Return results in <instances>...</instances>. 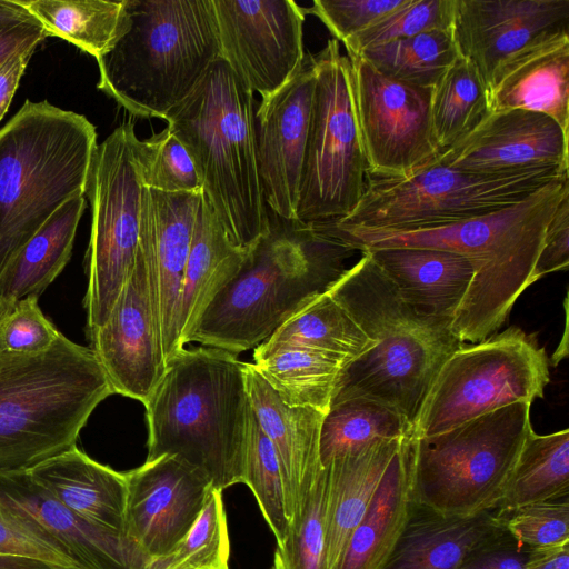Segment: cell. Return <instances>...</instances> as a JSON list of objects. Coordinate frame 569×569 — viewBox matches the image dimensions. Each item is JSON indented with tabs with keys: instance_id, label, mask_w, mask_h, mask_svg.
Wrapping results in <instances>:
<instances>
[{
	"instance_id": "obj_1",
	"label": "cell",
	"mask_w": 569,
	"mask_h": 569,
	"mask_svg": "<svg viewBox=\"0 0 569 569\" xmlns=\"http://www.w3.org/2000/svg\"><path fill=\"white\" fill-rule=\"evenodd\" d=\"M567 193L569 174L512 206L445 226L406 231L345 227L329 221L311 226L361 252L415 247L465 256L473 267V278L450 330L460 342L471 345L496 333L519 296L533 283V268L548 223Z\"/></svg>"
},
{
	"instance_id": "obj_2",
	"label": "cell",
	"mask_w": 569,
	"mask_h": 569,
	"mask_svg": "<svg viewBox=\"0 0 569 569\" xmlns=\"http://www.w3.org/2000/svg\"><path fill=\"white\" fill-rule=\"evenodd\" d=\"M326 291L373 343L346 365L333 398L377 399L413 427L435 376L463 343L449 323L410 307L367 252Z\"/></svg>"
},
{
	"instance_id": "obj_3",
	"label": "cell",
	"mask_w": 569,
	"mask_h": 569,
	"mask_svg": "<svg viewBox=\"0 0 569 569\" xmlns=\"http://www.w3.org/2000/svg\"><path fill=\"white\" fill-rule=\"evenodd\" d=\"M244 365L236 355L207 346L176 355L144 405L146 460L176 456L220 491L242 483L251 408Z\"/></svg>"
},
{
	"instance_id": "obj_4",
	"label": "cell",
	"mask_w": 569,
	"mask_h": 569,
	"mask_svg": "<svg viewBox=\"0 0 569 569\" xmlns=\"http://www.w3.org/2000/svg\"><path fill=\"white\" fill-rule=\"evenodd\" d=\"M352 248L298 221L273 223L187 337L233 355L269 339L345 271Z\"/></svg>"
},
{
	"instance_id": "obj_5",
	"label": "cell",
	"mask_w": 569,
	"mask_h": 569,
	"mask_svg": "<svg viewBox=\"0 0 569 569\" xmlns=\"http://www.w3.org/2000/svg\"><path fill=\"white\" fill-rule=\"evenodd\" d=\"M253 92L220 57L163 120L190 154L231 240L250 250L271 224L259 172Z\"/></svg>"
},
{
	"instance_id": "obj_6",
	"label": "cell",
	"mask_w": 569,
	"mask_h": 569,
	"mask_svg": "<svg viewBox=\"0 0 569 569\" xmlns=\"http://www.w3.org/2000/svg\"><path fill=\"white\" fill-rule=\"evenodd\" d=\"M129 30L97 60L98 89L131 114L164 119L221 57L211 0H127Z\"/></svg>"
},
{
	"instance_id": "obj_7",
	"label": "cell",
	"mask_w": 569,
	"mask_h": 569,
	"mask_svg": "<svg viewBox=\"0 0 569 569\" xmlns=\"http://www.w3.org/2000/svg\"><path fill=\"white\" fill-rule=\"evenodd\" d=\"M91 348L60 335L33 356L0 353V471H26L76 446L113 395Z\"/></svg>"
},
{
	"instance_id": "obj_8",
	"label": "cell",
	"mask_w": 569,
	"mask_h": 569,
	"mask_svg": "<svg viewBox=\"0 0 569 569\" xmlns=\"http://www.w3.org/2000/svg\"><path fill=\"white\" fill-rule=\"evenodd\" d=\"M97 146L84 116L47 100H26L0 129V280L53 212L86 194Z\"/></svg>"
},
{
	"instance_id": "obj_9",
	"label": "cell",
	"mask_w": 569,
	"mask_h": 569,
	"mask_svg": "<svg viewBox=\"0 0 569 569\" xmlns=\"http://www.w3.org/2000/svg\"><path fill=\"white\" fill-rule=\"evenodd\" d=\"M530 407L516 402L432 436L410 437L413 502L451 516L498 507L532 430Z\"/></svg>"
},
{
	"instance_id": "obj_10",
	"label": "cell",
	"mask_w": 569,
	"mask_h": 569,
	"mask_svg": "<svg viewBox=\"0 0 569 569\" xmlns=\"http://www.w3.org/2000/svg\"><path fill=\"white\" fill-rule=\"evenodd\" d=\"M567 174L555 169L483 174L437 159L407 177L367 174L355 209L329 222L392 231L445 226L512 206Z\"/></svg>"
},
{
	"instance_id": "obj_11",
	"label": "cell",
	"mask_w": 569,
	"mask_h": 569,
	"mask_svg": "<svg viewBox=\"0 0 569 569\" xmlns=\"http://www.w3.org/2000/svg\"><path fill=\"white\" fill-rule=\"evenodd\" d=\"M549 359L532 336L517 327L452 352L435 376L411 437H428L479 416L542 398Z\"/></svg>"
},
{
	"instance_id": "obj_12",
	"label": "cell",
	"mask_w": 569,
	"mask_h": 569,
	"mask_svg": "<svg viewBox=\"0 0 569 569\" xmlns=\"http://www.w3.org/2000/svg\"><path fill=\"white\" fill-rule=\"evenodd\" d=\"M316 84L297 208L300 223L347 217L365 190L368 166L349 58L328 40L313 56Z\"/></svg>"
},
{
	"instance_id": "obj_13",
	"label": "cell",
	"mask_w": 569,
	"mask_h": 569,
	"mask_svg": "<svg viewBox=\"0 0 569 569\" xmlns=\"http://www.w3.org/2000/svg\"><path fill=\"white\" fill-rule=\"evenodd\" d=\"M140 146L129 121L97 146L91 160L86 193L92 218L83 299L88 336L107 320L136 263L144 187Z\"/></svg>"
},
{
	"instance_id": "obj_14",
	"label": "cell",
	"mask_w": 569,
	"mask_h": 569,
	"mask_svg": "<svg viewBox=\"0 0 569 569\" xmlns=\"http://www.w3.org/2000/svg\"><path fill=\"white\" fill-rule=\"evenodd\" d=\"M348 58L368 176L407 177L436 161L431 88L392 80L361 56Z\"/></svg>"
},
{
	"instance_id": "obj_15",
	"label": "cell",
	"mask_w": 569,
	"mask_h": 569,
	"mask_svg": "<svg viewBox=\"0 0 569 569\" xmlns=\"http://www.w3.org/2000/svg\"><path fill=\"white\" fill-rule=\"evenodd\" d=\"M221 58L266 100L299 70L306 8L292 0H211Z\"/></svg>"
},
{
	"instance_id": "obj_16",
	"label": "cell",
	"mask_w": 569,
	"mask_h": 569,
	"mask_svg": "<svg viewBox=\"0 0 569 569\" xmlns=\"http://www.w3.org/2000/svg\"><path fill=\"white\" fill-rule=\"evenodd\" d=\"M124 477L122 538L129 568L140 569L169 552L190 531L213 487L176 456L146 460Z\"/></svg>"
},
{
	"instance_id": "obj_17",
	"label": "cell",
	"mask_w": 569,
	"mask_h": 569,
	"mask_svg": "<svg viewBox=\"0 0 569 569\" xmlns=\"http://www.w3.org/2000/svg\"><path fill=\"white\" fill-rule=\"evenodd\" d=\"M114 393L143 405L162 380L164 358L159 292L140 249L104 323L89 335Z\"/></svg>"
},
{
	"instance_id": "obj_18",
	"label": "cell",
	"mask_w": 569,
	"mask_h": 569,
	"mask_svg": "<svg viewBox=\"0 0 569 569\" xmlns=\"http://www.w3.org/2000/svg\"><path fill=\"white\" fill-rule=\"evenodd\" d=\"M316 70L306 53L295 76L257 107L256 139L259 172L267 206L286 221H297Z\"/></svg>"
},
{
	"instance_id": "obj_19",
	"label": "cell",
	"mask_w": 569,
	"mask_h": 569,
	"mask_svg": "<svg viewBox=\"0 0 569 569\" xmlns=\"http://www.w3.org/2000/svg\"><path fill=\"white\" fill-rule=\"evenodd\" d=\"M451 30L459 56L475 67L488 90L509 57L569 32V0H455Z\"/></svg>"
},
{
	"instance_id": "obj_20",
	"label": "cell",
	"mask_w": 569,
	"mask_h": 569,
	"mask_svg": "<svg viewBox=\"0 0 569 569\" xmlns=\"http://www.w3.org/2000/svg\"><path fill=\"white\" fill-rule=\"evenodd\" d=\"M438 159L450 168L483 174L541 169L569 172L568 133L540 112H490Z\"/></svg>"
},
{
	"instance_id": "obj_21",
	"label": "cell",
	"mask_w": 569,
	"mask_h": 569,
	"mask_svg": "<svg viewBox=\"0 0 569 569\" xmlns=\"http://www.w3.org/2000/svg\"><path fill=\"white\" fill-rule=\"evenodd\" d=\"M201 196L142 190L139 249L157 276L167 365L184 349L178 327L179 305Z\"/></svg>"
},
{
	"instance_id": "obj_22",
	"label": "cell",
	"mask_w": 569,
	"mask_h": 569,
	"mask_svg": "<svg viewBox=\"0 0 569 569\" xmlns=\"http://www.w3.org/2000/svg\"><path fill=\"white\" fill-rule=\"evenodd\" d=\"M489 111L522 109L569 133V32L537 41L505 60L488 88Z\"/></svg>"
},
{
	"instance_id": "obj_23",
	"label": "cell",
	"mask_w": 569,
	"mask_h": 569,
	"mask_svg": "<svg viewBox=\"0 0 569 569\" xmlns=\"http://www.w3.org/2000/svg\"><path fill=\"white\" fill-rule=\"evenodd\" d=\"M503 531L498 507L451 516L413 502L405 530L381 569H458Z\"/></svg>"
},
{
	"instance_id": "obj_24",
	"label": "cell",
	"mask_w": 569,
	"mask_h": 569,
	"mask_svg": "<svg viewBox=\"0 0 569 569\" xmlns=\"http://www.w3.org/2000/svg\"><path fill=\"white\" fill-rule=\"evenodd\" d=\"M417 312L451 323L473 278L465 256L440 249L393 247L365 250Z\"/></svg>"
},
{
	"instance_id": "obj_25",
	"label": "cell",
	"mask_w": 569,
	"mask_h": 569,
	"mask_svg": "<svg viewBox=\"0 0 569 569\" xmlns=\"http://www.w3.org/2000/svg\"><path fill=\"white\" fill-rule=\"evenodd\" d=\"M244 372L254 417L280 461L291 520L305 478L322 466L320 432L325 413L287 405L252 362H246Z\"/></svg>"
},
{
	"instance_id": "obj_26",
	"label": "cell",
	"mask_w": 569,
	"mask_h": 569,
	"mask_svg": "<svg viewBox=\"0 0 569 569\" xmlns=\"http://www.w3.org/2000/svg\"><path fill=\"white\" fill-rule=\"evenodd\" d=\"M27 472L67 509L122 537L127 496L124 472L93 460L77 446Z\"/></svg>"
},
{
	"instance_id": "obj_27",
	"label": "cell",
	"mask_w": 569,
	"mask_h": 569,
	"mask_svg": "<svg viewBox=\"0 0 569 569\" xmlns=\"http://www.w3.org/2000/svg\"><path fill=\"white\" fill-rule=\"evenodd\" d=\"M405 438L373 441L323 466L328 472L325 569H340L349 539Z\"/></svg>"
},
{
	"instance_id": "obj_28",
	"label": "cell",
	"mask_w": 569,
	"mask_h": 569,
	"mask_svg": "<svg viewBox=\"0 0 569 569\" xmlns=\"http://www.w3.org/2000/svg\"><path fill=\"white\" fill-rule=\"evenodd\" d=\"M0 489L66 547L79 569H130L120 535L94 526L58 502L26 471H0Z\"/></svg>"
},
{
	"instance_id": "obj_29",
	"label": "cell",
	"mask_w": 569,
	"mask_h": 569,
	"mask_svg": "<svg viewBox=\"0 0 569 569\" xmlns=\"http://www.w3.org/2000/svg\"><path fill=\"white\" fill-rule=\"evenodd\" d=\"M249 251L231 240L202 192L179 305L178 327L183 347L201 315L238 273Z\"/></svg>"
},
{
	"instance_id": "obj_30",
	"label": "cell",
	"mask_w": 569,
	"mask_h": 569,
	"mask_svg": "<svg viewBox=\"0 0 569 569\" xmlns=\"http://www.w3.org/2000/svg\"><path fill=\"white\" fill-rule=\"evenodd\" d=\"M410 437L402 440L353 530L340 569H381L403 532L413 503Z\"/></svg>"
},
{
	"instance_id": "obj_31",
	"label": "cell",
	"mask_w": 569,
	"mask_h": 569,
	"mask_svg": "<svg viewBox=\"0 0 569 569\" xmlns=\"http://www.w3.org/2000/svg\"><path fill=\"white\" fill-rule=\"evenodd\" d=\"M252 362L289 406L327 413L349 358L300 346L263 341Z\"/></svg>"
},
{
	"instance_id": "obj_32",
	"label": "cell",
	"mask_w": 569,
	"mask_h": 569,
	"mask_svg": "<svg viewBox=\"0 0 569 569\" xmlns=\"http://www.w3.org/2000/svg\"><path fill=\"white\" fill-rule=\"evenodd\" d=\"M84 208V194H77L53 212L8 264L0 280V298L39 297L53 282L71 258Z\"/></svg>"
},
{
	"instance_id": "obj_33",
	"label": "cell",
	"mask_w": 569,
	"mask_h": 569,
	"mask_svg": "<svg viewBox=\"0 0 569 569\" xmlns=\"http://www.w3.org/2000/svg\"><path fill=\"white\" fill-rule=\"evenodd\" d=\"M48 36L67 40L96 59L129 30L127 0H17Z\"/></svg>"
},
{
	"instance_id": "obj_34",
	"label": "cell",
	"mask_w": 569,
	"mask_h": 569,
	"mask_svg": "<svg viewBox=\"0 0 569 569\" xmlns=\"http://www.w3.org/2000/svg\"><path fill=\"white\" fill-rule=\"evenodd\" d=\"M569 497V429L527 436L506 483L498 508L518 507Z\"/></svg>"
},
{
	"instance_id": "obj_35",
	"label": "cell",
	"mask_w": 569,
	"mask_h": 569,
	"mask_svg": "<svg viewBox=\"0 0 569 569\" xmlns=\"http://www.w3.org/2000/svg\"><path fill=\"white\" fill-rule=\"evenodd\" d=\"M412 426L395 408L365 396L335 397L320 432L322 466L373 441L411 436Z\"/></svg>"
},
{
	"instance_id": "obj_36",
	"label": "cell",
	"mask_w": 569,
	"mask_h": 569,
	"mask_svg": "<svg viewBox=\"0 0 569 569\" xmlns=\"http://www.w3.org/2000/svg\"><path fill=\"white\" fill-rule=\"evenodd\" d=\"M489 113L488 90L482 79L475 67L459 56L431 88L430 120L440 154Z\"/></svg>"
},
{
	"instance_id": "obj_37",
	"label": "cell",
	"mask_w": 569,
	"mask_h": 569,
	"mask_svg": "<svg viewBox=\"0 0 569 569\" xmlns=\"http://www.w3.org/2000/svg\"><path fill=\"white\" fill-rule=\"evenodd\" d=\"M267 340L322 350L350 360L359 358L373 346L327 291L308 300Z\"/></svg>"
},
{
	"instance_id": "obj_38",
	"label": "cell",
	"mask_w": 569,
	"mask_h": 569,
	"mask_svg": "<svg viewBox=\"0 0 569 569\" xmlns=\"http://www.w3.org/2000/svg\"><path fill=\"white\" fill-rule=\"evenodd\" d=\"M356 56H361L392 80L432 88L459 53L450 28L395 40Z\"/></svg>"
},
{
	"instance_id": "obj_39",
	"label": "cell",
	"mask_w": 569,
	"mask_h": 569,
	"mask_svg": "<svg viewBox=\"0 0 569 569\" xmlns=\"http://www.w3.org/2000/svg\"><path fill=\"white\" fill-rule=\"evenodd\" d=\"M328 472L308 475L291 517L287 538L277 547L273 569H325Z\"/></svg>"
},
{
	"instance_id": "obj_40",
	"label": "cell",
	"mask_w": 569,
	"mask_h": 569,
	"mask_svg": "<svg viewBox=\"0 0 569 569\" xmlns=\"http://www.w3.org/2000/svg\"><path fill=\"white\" fill-rule=\"evenodd\" d=\"M242 483L253 493L264 520L274 535L277 547H281L290 523L283 475L276 450L260 428L252 407L248 416Z\"/></svg>"
},
{
	"instance_id": "obj_41",
	"label": "cell",
	"mask_w": 569,
	"mask_h": 569,
	"mask_svg": "<svg viewBox=\"0 0 569 569\" xmlns=\"http://www.w3.org/2000/svg\"><path fill=\"white\" fill-rule=\"evenodd\" d=\"M230 540L222 491L212 488L190 531L166 555L140 569H230Z\"/></svg>"
},
{
	"instance_id": "obj_42",
	"label": "cell",
	"mask_w": 569,
	"mask_h": 569,
	"mask_svg": "<svg viewBox=\"0 0 569 569\" xmlns=\"http://www.w3.org/2000/svg\"><path fill=\"white\" fill-rule=\"evenodd\" d=\"M453 8L455 0H408L405 6L382 17L342 43L348 56H356L366 49L395 40L432 30L450 29Z\"/></svg>"
},
{
	"instance_id": "obj_43",
	"label": "cell",
	"mask_w": 569,
	"mask_h": 569,
	"mask_svg": "<svg viewBox=\"0 0 569 569\" xmlns=\"http://www.w3.org/2000/svg\"><path fill=\"white\" fill-rule=\"evenodd\" d=\"M0 553L38 559L60 569H79L66 547L1 489Z\"/></svg>"
},
{
	"instance_id": "obj_44",
	"label": "cell",
	"mask_w": 569,
	"mask_h": 569,
	"mask_svg": "<svg viewBox=\"0 0 569 569\" xmlns=\"http://www.w3.org/2000/svg\"><path fill=\"white\" fill-rule=\"evenodd\" d=\"M142 181L166 193H202V184L184 146L167 126L141 140Z\"/></svg>"
},
{
	"instance_id": "obj_45",
	"label": "cell",
	"mask_w": 569,
	"mask_h": 569,
	"mask_svg": "<svg viewBox=\"0 0 569 569\" xmlns=\"http://www.w3.org/2000/svg\"><path fill=\"white\" fill-rule=\"evenodd\" d=\"M38 298H0V353L33 356L54 345L61 332L43 315Z\"/></svg>"
},
{
	"instance_id": "obj_46",
	"label": "cell",
	"mask_w": 569,
	"mask_h": 569,
	"mask_svg": "<svg viewBox=\"0 0 569 569\" xmlns=\"http://www.w3.org/2000/svg\"><path fill=\"white\" fill-rule=\"evenodd\" d=\"M503 527L529 550L569 541V497L518 507L503 515Z\"/></svg>"
},
{
	"instance_id": "obj_47",
	"label": "cell",
	"mask_w": 569,
	"mask_h": 569,
	"mask_svg": "<svg viewBox=\"0 0 569 569\" xmlns=\"http://www.w3.org/2000/svg\"><path fill=\"white\" fill-rule=\"evenodd\" d=\"M408 0H315L306 13L317 16L337 41H346Z\"/></svg>"
},
{
	"instance_id": "obj_48",
	"label": "cell",
	"mask_w": 569,
	"mask_h": 569,
	"mask_svg": "<svg viewBox=\"0 0 569 569\" xmlns=\"http://www.w3.org/2000/svg\"><path fill=\"white\" fill-rule=\"evenodd\" d=\"M569 266V193L559 202L548 223L542 247L537 258L532 279L567 270Z\"/></svg>"
},
{
	"instance_id": "obj_49",
	"label": "cell",
	"mask_w": 569,
	"mask_h": 569,
	"mask_svg": "<svg viewBox=\"0 0 569 569\" xmlns=\"http://www.w3.org/2000/svg\"><path fill=\"white\" fill-rule=\"evenodd\" d=\"M528 552L505 529L458 569H526Z\"/></svg>"
},
{
	"instance_id": "obj_50",
	"label": "cell",
	"mask_w": 569,
	"mask_h": 569,
	"mask_svg": "<svg viewBox=\"0 0 569 569\" xmlns=\"http://www.w3.org/2000/svg\"><path fill=\"white\" fill-rule=\"evenodd\" d=\"M47 37L36 19L0 27V66L19 51L37 48Z\"/></svg>"
},
{
	"instance_id": "obj_51",
	"label": "cell",
	"mask_w": 569,
	"mask_h": 569,
	"mask_svg": "<svg viewBox=\"0 0 569 569\" xmlns=\"http://www.w3.org/2000/svg\"><path fill=\"white\" fill-rule=\"evenodd\" d=\"M36 48L11 56L0 66V120L6 114Z\"/></svg>"
},
{
	"instance_id": "obj_52",
	"label": "cell",
	"mask_w": 569,
	"mask_h": 569,
	"mask_svg": "<svg viewBox=\"0 0 569 569\" xmlns=\"http://www.w3.org/2000/svg\"><path fill=\"white\" fill-rule=\"evenodd\" d=\"M526 569H569V541L529 550Z\"/></svg>"
},
{
	"instance_id": "obj_53",
	"label": "cell",
	"mask_w": 569,
	"mask_h": 569,
	"mask_svg": "<svg viewBox=\"0 0 569 569\" xmlns=\"http://www.w3.org/2000/svg\"><path fill=\"white\" fill-rule=\"evenodd\" d=\"M34 19L17 0H0V27Z\"/></svg>"
},
{
	"instance_id": "obj_54",
	"label": "cell",
	"mask_w": 569,
	"mask_h": 569,
	"mask_svg": "<svg viewBox=\"0 0 569 569\" xmlns=\"http://www.w3.org/2000/svg\"><path fill=\"white\" fill-rule=\"evenodd\" d=\"M0 569H60L48 562L14 555L0 553Z\"/></svg>"
}]
</instances>
